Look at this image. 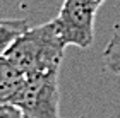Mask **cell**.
<instances>
[{
	"label": "cell",
	"instance_id": "1",
	"mask_svg": "<svg viewBox=\"0 0 120 118\" xmlns=\"http://www.w3.org/2000/svg\"><path fill=\"white\" fill-rule=\"evenodd\" d=\"M65 43L60 38L53 21L29 28L15 39L4 57L24 77L58 70L64 58Z\"/></svg>",
	"mask_w": 120,
	"mask_h": 118
},
{
	"label": "cell",
	"instance_id": "2",
	"mask_svg": "<svg viewBox=\"0 0 120 118\" xmlns=\"http://www.w3.org/2000/svg\"><path fill=\"white\" fill-rule=\"evenodd\" d=\"M58 101V70H52L24 77L12 104L24 118H60Z\"/></svg>",
	"mask_w": 120,
	"mask_h": 118
},
{
	"label": "cell",
	"instance_id": "3",
	"mask_svg": "<svg viewBox=\"0 0 120 118\" xmlns=\"http://www.w3.org/2000/svg\"><path fill=\"white\" fill-rule=\"evenodd\" d=\"M98 7L86 0H64L53 24L65 45L88 48L94 39V17Z\"/></svg>",
	"mask_w": 120,
	"mask_h": 118
},
{
	"label": "cell",
	"instance_id": "4",
	"mask_svg": "<svg viewBox=\"0 0 120 118\" xmlns=\"http://www.w3.org/2000/svg\"><path fill=\"white\" fill-rule=\"evenodd\" d=\"M22 82L24 75L4 55H0V104H12Z\"/></svg>",
	"mask_w": 120,
	"mask_h": 118
},
{
	"label": "cell",
	"instance_id": "5",
	"mask_svg": "<svg viewBox=\"0 0 120 118\" xmlns=\"http://www.w3.org/2000/svg\"><path fill=\"white\" fill-rule=\"evenodd\" d=\"M28 29L29 22L26 19H0V55H4L10 45Z\"/></svg>",
	"mask_w": 120,
	"mask_h": 118
},
{
	"label": "cell",
	"instance_id": "6",
	"mask_svg": "<svg viewBox=\"0 0 120 118\" xmlns=\"http://www.w3.org/2000/svg\"><path fill=\"white\" fill-rule=\"evenodd\" d=\"M103 63L112 74L120 79V31L113 34L103 51Z\"/></svg>",
	"mask_w": 120,
	"mask_h": 118
},
{
	"label": "cell",
	"instance_id": "7",
	"mask_svg": "<svg viewBox=\"0 0 120 118\" xmlns=\"http://www.w3.org/2000/svg\"><path fill=\"white\" fill-rule=\"evenodd\" d=\"M0 118H24V115L14 104H0Z\"/></svg>",
	"mask_w": 120,
	"mask_h": 118
},
{
	"label": "cell",
	"instance_id": "8",
	"mask_svg": "<svg viewBox=\"0 0 120 118\" xmlns=\"http://www.w3.org/2000/svg\"><path fill=\"white\" fill-rule=\"evenodd\" d=\"M86 2H89V4H93V5H94V7H98V9H100V5H101L103 2H105V0H86Z\"/></svg>",
	"mask_w": 120,
	"mask_h": 118
}]
</instances>
